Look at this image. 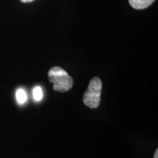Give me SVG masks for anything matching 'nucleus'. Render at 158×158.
<instances>
[{
	"instance_id": "1",
	"label": "nucleus",
	"mask_w": 158,
	"mask_h": 158,
	"mask_svg": "<svg viewBox=\"0 0 158 158\" xmlns=\"http://www.w3.org/2000/svg\"><path fill=\"white\" fill-rule=\"evenodd\" d=\"M49 81L53 84L55 92H66L73 86V78L60 67H54L48 73Z\"/></svg>"
},
{
	"instance_id": "2",
	"label": "nucleus",
	"mask_w": 158,
	"mask_h": 158,
	"mask_svg": "<svg viewBox=\"0 0 158 158\" xmlns=\"http://www.w3.org/2000/svg\"><path fill=\"white\" fill-rule=\"evenodd\" d=\"M102 88V81L99 77L96 76L91 79L87 89L84 94V103L92 109L98 108L101 100Z\"/></svg>"
},
{
	"instance_id": "3",
	"label": "nucleus",
	"mask_w": 158,
	"mask_h": 158,
	"mask_svg": "<svg viewBox=\"0 0 158 158\" xmlns=\"http://www.w3.org/2000/svg\"><path fill=\"white\" fill-rule=\"evenodd\" d=\"M155 1V0H129V2L133 8L143 10L149 7Z\"/></svg>"
},
{
	"instance_id": "4",
	"label": "nucleus",
	"mask_w": 158,
	"mask_h": 158,
	"mask_svg": "<svg viewBox=\"0 0 158 158\" xmlns=\"http://www.w3.org/2000/svg\"><path fill=\"white\" fill-rule=\"evenodd\" d=\"M16 100L19 103L23 104L27 101V95L26 92L22 89H19L16 92Z\"/></svg>"
},
{
	"instance_id": "5",
	"label": "nucleus",
	"mask_w": 158,
	"mask_h": 158,
	"mask_svg": "<svg viewBox=\"0 0 158 158\" xmlns=\"http://www.w3.org/2000/svg\"><path fill=\"white\" fill-rule=\"evenodd\" d=\"M32 94H33V98H34L35 100H36V101H40V100L43 99V97L42 88L38 86H36V87H35L33 89Z\"/></svg>"
},
{
	"instance_id": "6",
	"label": "nucleus",
	"mask_w": 158,
	"mask_h": 158,
	"mask_svg": "<svg viewBox=\"0 0 158 158\" xmlns=\"http://www.w3.org/2000/svg\"><path fill=\"white\" fill-rule=\"evenodd\" d=\"M20 1L23 3H28V2H31L35 1V0H20Z\"/></svg>"
},
{
	"instance_id": "7",
	"label": "nucleus",
	"mask_w": 158,
	"mask_h": 158,
	"mask_svg": "<svg viewBox=\"0 0 158 158\" xmlns=\"http://www.w3.org/2000/svg\"><path fill=\"white\" fill-rule=\"evenodd\" d=\"M153 158H158V149H156L155 154H154V157Z\"/></svg>"
}]
</instances>
